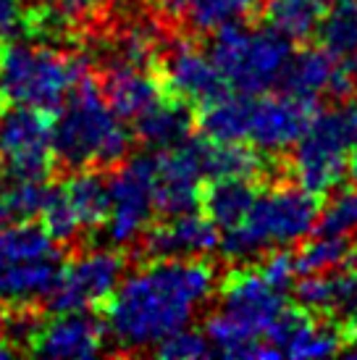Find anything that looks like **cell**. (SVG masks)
<instances>
[{
  "instance_id": "obj_29",
  "label": "cell",
  "mask_w": 357,
  "mask_h": 360,
  "mask_svg": "<svg viewBox=\"0 0 357 360\" xmlns=\"http://www.w3.org/2000/svg\"><path fill=\"white\" fill-rule=\"evenodd\" d=\"M352 255V240L349 237H337V234H318L302 250L294 255L297 258L299 274H318V271L339 269L347 263Z\"/></svg>"
},
{
  "instance_id": "obj_2",
  "label": "cell",
  "mask_w": 357,
  "mask_h": 360,
  "mask_svg": "<svg viewBox=\"0 0 357 360\" xmlns=\"http://www.w3.org/2000/svg\"><path fill=\"white\" fill-rule=\"evenodd\" d=\"M221 305L205 319V337L223 358H278L266 342L268 329L287 308L284 290L273 287L260 269H234L221 281Z\"/></svg>"
},
{
  "instance_id": "obj_10",
  "label": "cell",
  "mask_w": 357,
  "mask_h": 360,
  "mask_svg": "<svg viewBox=\"0 0 357 360\" xmlns=\"http://www.w3.org/2000/svg\"><path fill=\"white\" fill-rule=\"evenodd\" d=\"M108 219L103 224L110 245H131L150 226L155 205V155H137L121 163L108 179Z\"/></svg>"
},
{
  "instance_id": "obj_24",
  "label": "cell",
  "mask_w": 357,
  "mask_h": 360,
  "mask_svg": "<svg viewBox=\"0 0 357 360\" xmlns=\"http://www.w3.org/2000/svg\"><path fill=\"white\" fill-rule=\"evenodd\" d=\"M202 169L205 179H263L268 174V163L263 153L247 148L242 142H213L202 137Z\"/></svg>"
},
{
  "instance_id": "obj_28",
  "label": "cell",
  "mask_w": 357,
  "mask_h": 360,
  "mask_svg": "<svg viewBox=\"0 0 357 360\" xmlns=\"http://www.w3.org/2000/svg\"><path fill=\"white\" fill-rule=\"evenodd\" d=\"M50 184L45 179H30V176H8L0 187V200L8 210V219L32 221L45 208Z\"/></svg>"
},
{
  "instance_id": "obj_32",
  "label": "cell",
  "mask_w": 357,
  "mask_h": 360,
  "mask_svg": "<svg viewBox=\"0 0 357 360\" xmlns=\"http://www.w3.org/2000/svg\"><path fill=\"white\" fill-rule=\"evenodd\" d=\"M32 8L45 11L60 24H77L82 19H89L92 13L105 8L110 0H30Z\"/></svg>"
},
{
  "instance_id": "obj_4",
  "label": "cell",
  "mask_w": 357,
  "mask_h": 360,
  "mask_svg": "<svg viewBox=\"0 0 357 360\" xmlns=\"http://www.w3.org/2000/svg\"><path fill=\"white\" fill-rule=\"evenodd\" d=\"M320 213V198L305 187L281 184L258 192L247 216L237 226L223 229L219 250L228 260L263 258L276 248H287L313 231Z\"/></svg>"
},
{
  "instance_id": "obj_17",
  "label": "cell",
  "mask_w": 357,
  "mask_h": 360,
  "mask_svg": "<svg viewBox=\"0 0 357 360\" xmlns=\"http://www.w3.org/2000/svg\"><path fill=\"white\" fill-rule=\"evenodd\" d=\"M105 326L87 310L58 313V319L40 323L30 345L32 355L42 358H95L105 350Z\"/></svg>"
},
{
  "instance_id": "obj_9",
  "label": "cell",
  "mask_w": 357,
  "mask_h": 360,
  "mask_svg": "<svg viewBox=\"0 0 357 360\" xmlns=\"http://www.w3.org/2000/svg\"><path fill=\"white\" fill-rule=\"evenodd\" d=\"M108 208V179L98 169H77L69 179L50 187L40 219L50 237L63 245L77 240L82 231L103 229Z\"/></svg>"
},
{
  "instance_id": "obj_3",
  "label": "cell",
  "mask_w": 357,
  "mask_h": 360,
  "mask_svg": "<svg viewBox=\"0 0 357 360\" xmlns=\"http://www.w3.org/2000/svg\"><path fill=\"white\" fill-rule=\"evenodd\" d=\"M131 134L89 74H82L53 121L56 163L69 171L108 169L126 158Z\"/></svg>"
},
{
  "instance_id": "obj_25",
  "label": "cell",
  "mask_w": 357,
  "mask_h": 360,
  "mask_svg": "<svg viewBox=\"0 0 357 360\" xmlns=\"http://www.w3.org/2000/svg\"><path fill=\"white\" fill-rule=\"evenodd\" d=\"M249 105L252 95L247 92H226L219 101L200 105L197 127L202 137L213 142H247Z\"/></svg>"
},
{
  "instance_id": "obj_31",
  "label": "cell",
  "mask_w": 357,
  "mask_h": 360,
  "mask_svg": "<svg viewBox=\"0 0 357 360\" xmlns=\"http://www.w3.org/2000/svg\"><path fill=\"white\" fill-rule=\"evenodd\" d=\"M155 355L163 360H200L213 355V347H210L205 331L184 326V329L174 331L171 337H166L163 342H158Z\"/></svg>"
},
{
  "instance_id": "obj_22",
  "label": "cell",
  "mask_w": 357,
  "mask_h": 360,
  "mask_svg": "<svg viewBox=\"0 0 357 360\" xmlns=\"http://www.w3.org/2000/svg\"><path fill=\"white\" fill-rule=\"evenodd\" d=\"M255 6L258 0H166V8L197 34H216L223 27L242 24Z\"/></svg>"
},
{
  "instance_id": "obj_5",
  "label": "cell",
  "mask_w": 357,
  "mask_h": 360,
  "mask_svg": "<svg viewBox=\"0 0 357 360\" xmlns=\"http://www.w3.org/2000/svg\"><path fill=\"white\" fill-rule=\"evenodd\" d=\"M87 74L84 60L58 45L8 40L0 45V110L11 105L53 110L60 108L71 87Z\"/></svg>"
},
{
  "instance_id": "obj_38",
  "label": "cell",
  "mask_w": 357,
  "mask_h": 360,
  "mask_svg": "<svg viewBox=\"0 0 357 360\" xmlns=\"http://www.w3.org/2000/svg\"><path fill=\"white\" fill-rule=\"evenodd\" d=\"M8 219V210H6V205H3V200H0V224Z\"/></svg>"
},
{
  "instance_id": "obj_30",
  "label": "cell",
  "mask_w": 357,
  "mask_h": 360,
  "mask_svg": "<svg viewBox=\"0 0 357 360\" xmlns=\"http://www.w3.org/2000/svg\"><path fill=\"white\" fill-rule=\"evenodd\" d=\"M313 234H337V237H355L357 234V190H342L318 213Z\"/></svg>"
},
{
  "instance_id": "obj_27",
  "label": "cell",
  "mask_w": 357,
  "mask_h": 360,
  "mask_svg": "<svg viewBox=\"0 0 357 360\" xmlns=\"http://www.w3.org/2000/svg\"><path fill=\"white\" fill-rule=\"evenodd\" d=\"M316 34L320 48L334 58L357 56V0H331Z\"/></svg>"
},
{
  "instance_id": "obj_1",
  "label": "cell",
  "mask_w": 357,
  "mask_h": 360,
  "mask_svg": "<svg viewBox=\"0 0 357 360\" xmlns=\"http://www.w3.org/2000/svg\"><path fill=\"white\" fill-rule=\"evenodd\" d=\"M216 266L202 258H150L148 266L121 279L103 305L105 334L121 352L150 350L189 326L216 292Z\"/></svg>"
},
{
  "instance_id": "obj_34",
  "label": "cell",
  "mask_w": 357,
  "mask_h": 360,
  "mask_svg": "<svg viewBox=\"0 0 357 360\" xmlns=\"http://www.w3.org/2000/svg\"><path fill=\"white\" fill-rule=\"evenodd\" d=\"M27 11L21 6V0H0V42L24 32Z\"/></svg>"
},
{
  "instance_id": "obj_15",
  "label": "cell",
  "mask_w": 357,
  "mask_h": 360,
  "mask_svg": "<svg viewBox=\"0 0 357 360\" xmlns=\"http://www.w3.org/2000/svg\"><path fill=\"white\" fill-rule=\"evenodd\" d=\"M202 181V137H187L155 155V205L160 213L197 210Z\"/></svg>"
},
{
  "instance_id": "obj_12",
  "label": "cell",
  "mask_w": 357,
  "mask_h": 360,
  "mask_svg": "<svg viewBox=\"0 0 357 360\" xmlns=\"http://www.w3.org/2000/svg\"><path fill=\"white\" fill-rule=\"evenodd\" d=\"M126 274V258L119 250H89L71 263L60 266V274L48 300L53 313L95 310L110 300Z\"/></svg>"
},
{
  "instance_id": "obj_23",
  "label": "cell",
  "mask_w": 357,
  "mask_h": 360,
  "mask_svg": "<svg viewBox=\"0 0 357 360\" xmlns=\"http://www.w3.org/2000/svg\"><path fill=\"white\" fill-rule=\"evenodd\" d=\"M258 192V179H210L208 187H202L200 208L219 229H231L247 216Z\"/></svg>"
},
{
  "instance_id": "obj_37",
  "label": "cell",
  "mask_w": 357,
  "mask_h": 360,
  "mask_svg": "<svg viewBox=\"0 0 357 360\" xmlns=\"http://www.w3.org/2000/svg\"><path fill=\"white\" fill-rule=\"evenodd\" d=\"M16 350H13V345L6 340V334H0V358H13Z\"/></svg>"
},
{
  "instance_id": "obj_19",
  "label": "cell",
  "mask_w": 357,
  "mask_h": 360,
  "mask_svg": "<svg viewBox=\"0 0 357 360\" xmlns=\"http://www.w3.org/2000/svg\"><path fill=\"white\" fill-rule=\"evenodd\" d=\"M103 95L116 116L124 121L139 119L150 105L166 95L155 66H129V63H108L103 77Z\"/></svg>"
},
{
  "instance_id": "obj_8",
  "label": "cell",
  "mask_w": 357,
  "mask_h": 360,
  "mask_svg": "<svg viewBox=\"0 0 357 360\" xmlns=\"http://www.w3.org/2000/svg\"><path fill=\"white\" fill-rule=\"evenodd\" d=\"M352 145L355 140L342 108L318 110L292 155V174L297 176L299 187L318 198L337 190L347 176V155Z\"/></svg>"
},
{
  "instance_id": "obj_14",
  "label": "cell",
  "mask_w": 357,
  "mask_h": 360,
  "mask_svg": "<svg viewBox=\"0 0 357 360\" xmlns=\"http://www.w3.org/2000/svg\"><path fill=\"white\" fill-rule=\"evenodd\" d=\"M155 71L163 82V90L197 108L219 101L228 92L226 79L221 77L210 53L200 51L192 40L171 42L160 56Z\"/></svg>"
},
{
  "instance_id": "obj_7",
  "label": "cell",
  "mask_w": 357,
  "mask_h": 360,
  "mask_svg": "<svg viewBox=\"0 0 357 360\" xmlns=\"http://www.w3.org/2000/svg\"><path fill=\"white\" fill-rule=\"evenodd\" d=\"M292 56V40L271 27L231 24L216 32L210 58L234 92L260 95L278 84Z\"/></svg>"
},
{
  "instance_id": "obj_33",
  "label": "cell",
  "mask_w": 357,
  "mask_h": 360,
  "mask_svg": "<svg viewBox=\"0 0 357 360\" xmlns=\"http://www.w3.org/2000/svg\"><path fill=\"white\" fill-rule=\"evenodd\" d=\"M260 274L266 276L273 287H278V290H287V287H292V281H294V276H297V258H294V252H287L284 248H276V250H271L263 255V260H260Z\"/></svg>"
},
{
  "instance_id": "obj_20",
  "label": "cell",
  "mask_w": 357,
  "mask_h": 360,
  "mask_svg": "<svg viewBox=\"0 0 357 360\" xmlns=\"http://www.w3.org/2000/svg\"><path fill=\"white\" fill-rule=\"evenodd\" d=\"M294 295L297 305L313 316H344L357 302V269L302 274Z\"/></svg>"
},
{
  "instance_id": "obj_13",
  "label": "cell",
  "mask_w": 357,
  "mask_h": 360,
  "mask_svg": "<svg viewBox=\"0 0 357 360\" xmlns=\"http://www.w3.org/2000/svg\"><path fill=\"white\" fill-rule=\"evenodd\" d=\"M316 113V101L292 92L281 90L278 95H252L247 142H252L260 153H284L297 145V140L313 124Z\"/></svg>"
},
{
  "instance_id": "obj_11",
  "label": "cell",
  "mask_w": 357,
  "mask_h": 360,
  "mask_svg": "<svg viewBox=\"0 0 357 360\" xmlns=\"http://www.w3.org/2000/svg\"><path fill=\"white\" fill-rule=\"evenodd\" d=\"M56 166L50 110L11 105L0 110V169L6 176L48 179Z\"/></svg>"
},
{
  "instance_id": "obj_26",
  "label": "cell",
  "mask_w": 357,
  "mask_h": 360,
  "mask_svg": "<svg viewBox=\"0 0 357 360\" xmlns=\"http://www.w3.org/2000/svg\"><path fill=\"white\" fill-rule=\"evenodd\" d=\"M331 0H268L263 8L266 27L287 40H308L318 30Z\"/></svg>"
},
{
  "instance_id": "obj_21",
  "label": "cell",
  "mask_w": 357,
  "mask_h": 360,
  "mask_svg": "<svg viewBox=\"0 0 357 360\" xmlns=\"http://www.w3.org/2000/svg\"><path fill=\"white\" fill-rule=\"evenodd\" d=\"M189 129H192V105L169 92L155 105H150L139 119H134L137 137L152 150H166L171 145L187 140Z\"/></svg>"
},
{
  "instance_id": "obj_35",
  "label": "cell",
  "mask_w": 357,
  "mask_h": 360,
  "mask_svg": "<svg viewBox=\"0 0 357 360\" xmlns=\"http://www.w3.org/2000/svg\"><path fill=\"white\" fill-rule=\"evenodd\" d=\"M342 342L349 345V355H357V302L344 313V321H342Z\"/></svg>"
},
{
  "instance_id": "obj_39",
  "label": "cell",
  "mask_w": 357,
  "mask_h": 360,
  "mask_svg": "<svg viewBox=\"0 0 357 360\" xmlns=\"http://www.w3.org/2000/svg\"><path fill=\"white\" fill-rule=\"evenodd\" d=\"M349 258H352V263H355V269H357V248L352 250V255H349Z\"/></svg>"
},
{
  "instance_id": "obj_18",
  "label": "cell",
  "mask_w": 357,
  "mask_h": 360,
  "mask_svg": "<svg viewBox=\"0 0 357 360\" xmlns=\"http://www.w3.org/2000/svg\"><path fill=\"white\" fill-rule=\"evenodd\" d=\"M142 237L150 258H202L219 250L221 242L219 226L197 210L174 213L155 226H148Z\"/></svg>"
},
{
  "instance_id": "obj_16",
  "label": "cell",
  "mask_w": 357,
  "mask_h": 360,
  "mask_svg": "<svg viewBox=\"0 0 357 360\" xmlns=\"http://www.w3.org/2000/svg\"><path fill=\"white\" fill-rule=\"evenodd\" d=\"M278 84L284 92L310 101H318L320 95L347 101L357 92V71L347 58H334L323 48H302L292 51Z\"/></svg>"
},
{
  "instance_id": "obj_36",
  "label": "cell",
  "mask_w": 357,
  "mask_h": 360,
  "mask_svg": "<svg viewBox=\"0 0 357 360\" xmlns=\"http://www.w3.org/2000/svg\"><path fill=\"white\" fill-rule=\"evenodd\" d=\"M347 176L352 179V184H357V145L349 148V155H347Z\"/></svg>"
},
{
  "instance_id": "obj_6",
  "label": "cell",
  "mask_w": 357,
  "mask_h": 360,
  "mask_svg": "<svg viewBox=\"0 0 357 360\" xmlns=\"http://www.w3.org/2000/svg\"><path fill=\"white\" fill-rule=\"evenodd\" d=\"M63 266L60 242L34 221H19L0 229V302L27 308L45 300Z\"/></svg>"
}]
</instances>
